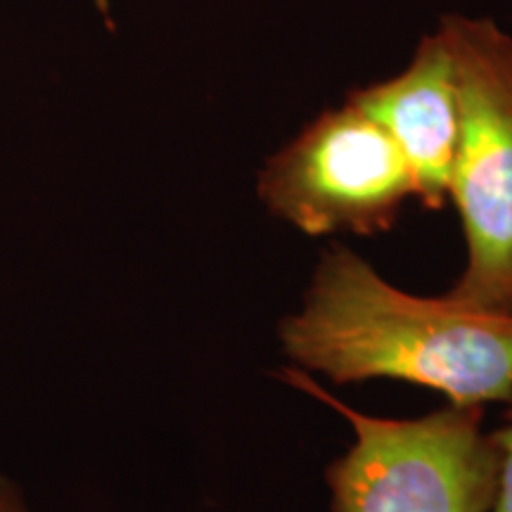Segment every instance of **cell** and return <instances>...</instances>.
Here are the masks:
<instances>
[{
	"mask_svg": "<svg viewBox=\"0 0 512 512\" xmlns=\"http://www.w3.org/2000/svg\"><path fill=\"white\" fill-rule=\"evenodd\" d=\"M496 446V494L489 512H512V406L505 413L503 425L496 432H489Z\"/></svg>",
	"mask_w": 512,
	"mask_h": 512,
	"instance_id": "8992f818",
	"label": "cell"
},
{
	"mask_svg": "<svg viewBox=\"0 0 512 512\" xmlns=\"http://www.w3.org/2000/svg\"><path fill=\"white\" fill-rule=\"evenodd\" d=\"M280 377L316 396L354 430L325 470L332 512H489L498 456L484 408L451 406L422 418H377L347 406L299 368Z\"/></svg>",
	"mask_w": 512,
	"mask_h": 512,
	"instance_id": "7a4b0ae2",
	"label": "cell"
},
{
	"mask_svg": "<svg viewBox=\"0 0 512 512\" xmlns=\"http://www.w3.org/2000/svg\"><path fill=\"white\" fill-rule=\"evenodd\" d=\"M441 36L458 76L460 133L448 200L467 261L453 302L512 313V36L491 19L444 17Z\"/></svg>",
	"mask_w": 512,
	"mask_h": 512,
	"instance_id": "3957f363",
	"label": "cell"
},
{
	"mask_svg": "<svg viewBox=\"0 0 512 512\" xmlns=\"http://www.w3.org/2000/svg\"><path fill=\"white\" fill-rule=\"evenodd\" d=\"M347 102L377 121L413 171L415 200L441 209L451 190L460 133L458 76L446 38L425 36L401 74L351 91Z\"/></svg>",
	"mask_w": 512,
	"mask_h": 512,
	"instance_id": "5b68a950",
	"label": "cell"
},
{
	"mask_svg": "<svg viewBox=\"0 0 512 512\" xmlns=\"http://www.w3.org/2000/svg\"><path fill=\"white\" fill-rule=\"evenodd\" d=\"M294 368L335 384L401 380L451 406L512 403V313L415 297L349 247L320 256L302 306L280 323Z\"/></svg>",
	"mask_w": 512,
	"mask_h": 512,
	"instance_id": "6da1fadb",
	"label": "cell"
},
{
	"mask_svg": "<svg viewBox=\"0 0 512 512\" xmlns=\"http://www.w3.org/2000/svg\"><path fill=\"white\" fill-rule=\"evenodd\" d=\"M256 190L275 219L311 238L387 233L415 200L403 152L351 102L323 112L268 157Z\"/></svg>",
	"mask_w": 512,
	"mask_h": 512,
	"instance_id": "277c9868",
	"label": "cell"
},
{
	"mask_svg": "<svg viewBox=\"0 0 512 512\" xmlns=\"http://www.w3.org/2000/svg\"><path fill=\"white\" fill-rule=\"evenodd\" d=\"M0 512H29L27 501L8 479H0Z\"/></svg>",
	"mask_w": 512,
	"mask_h": 512,
	"instance_id": "52a82bcc",
	"label": "cell"
}]
</instances>
